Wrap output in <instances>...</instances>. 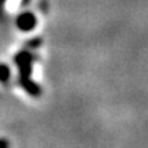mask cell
Listing matches in <instances>:
<instances>
[{"instance_id":"1","label":"cell","mask_w":148,"mask_h":148,"mask_svg":"<svg viewBox=\"0 0 148 148\" xmlns=\"http://www.w3.org/2000/svg\"><path fill=\"white\" fill-rule=\"evenodd\" d=\"M15 25L19 30H22V32H30V30H33V29L36 27L37 18L33 12L25 11V12H21L19 15L16 16Z\"/></svg>"},{"instance_id":"2","label":"cell","mask_w":148,"mask_h":148,"mask_svg":"<svg viewBox=\"0 0 148 148\" xmlns=\"http://www.w3.org/2000/svg\"><path fill=\"white\" fill-rule=\"evenodd\" d=\"M19 84L30 96L37 97L41 95V86L37 82H34L30 77H19Z\"/></svg>"},{"instance_id":"3","label":"cell","mask_w":148,"mask_h":148,"mask_svg":"<svg viewBox=\"0 0 148 148\" xmlns=\"http://www.w3.org/2000/svg\"><path fill=\"white\" fill-rule=\"evenodd\" d=\"M37 55L34 52H32V51H29V49H22V51H19V52L16 53L15 56H14V63L18 66L19 63H23V62H32V63H34L37 60Z\"/></svg>"},{"instance_id":"4","label":"cell","mask_w":148,"mask_h":148,"mask_svg":"<svg viewBox=\"0 0 148 148\" xmlns=\"http://www.w3.org/2000/svg\"><path fill=\"white\" fill-rule=\"evenodd\" d=\"M19 69V77H30L33 71V63L32 62H23L18 64Z\"/></svg>"},{"instance_id":"5","label":"cell","mask_w":148,"mask_h":148,"mask_svg":"<svg viewBox=\"0 0 148 148\" xmlns=\"http://www.w3.org/2000/svg\"><path fill=\"white\" fill-rule=\"evenodd\" d=\"M11 77V70L5 63H0V82L1 84H8Z\"/></svg>"},{"instance_id":"6","label":"cell","mask_w":148,"mask_h":148,"mask_svg":"<svg viewBox=\"0 0 148 148\" xmlns=\"http://www.w3.org/2000/svg\"><path fill=\"white\" fill-rule=\"evenodd\" d=\"M41 42H42V40L40 38V37H34V38L27 40L25 44H26V48H27V49H36V48H40V47H41Z\"/></svg>"},{"instance_id":"7","label":"cell","mask_w":148,"mask_h":148,"mask_svg":"<svg viewBox=\"0 0 148 148\" xmlns=\"http://www.w3.org/2000/svg\"><path fill=\"white\" fill-rule=\"evenodd\" d=\"M0 148H10V141L5 138H0Z\"/></svg>"},{"instance_id":"8","label":"cell","mask_w":148,"mask_h":148,"mask_svg":"<svg viewBox=\"0 0 148 148\" xmlns=\"http://www.w3.org/2000/svg\"><path fill=\"white\" fill-rule=\"evenodd\" d=\"M5 1H7V0H0V18H1V15H3V7H4Z\"/></svg>"},{"instance_id":"9","label":"cell","mask_w":148,"mask_h":148,"mask_svg":"<svg viewBox=\"0 0 148 148\" xmlns=\"http://www.w3.org/2000/svg\"><path fill=\"white\" fill-rule=\"evenodd\" d=\"M29 3H30V0H22L21 1L22 5H26V4H29Z\"/></svg>"}]
</instances>
